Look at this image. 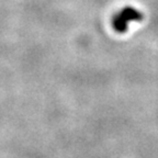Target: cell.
<instances>
[{"mask_svg": "<svg viewBox=\"0 0 158 158\" xmlns=\"http://www.w3.org/2000/svg\"><path fill=\"white\" fill-rule=\"evenodd\" d=\"M142 13L138 12L134 8H125L118 13L113 20V27L118 32H124L127 27L128 21H134V20H141Z\"/></svg>", "mask_w": 158, "mask_h": 158, "instance_id": "1", "label": "cell"}]
</instances>
